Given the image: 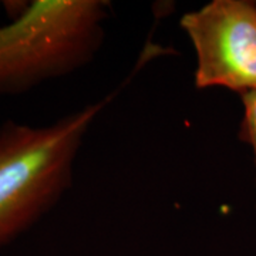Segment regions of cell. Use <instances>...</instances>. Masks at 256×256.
<instances>
[{
  "label": "cell",
  "mask_w": 256,
  "mask_h": 256,
  "mask_svg": "<svg viewBox=\"0 0 256 256\" xmlns=\"http://www.w3.org/2000/svg\"><path fill=\"white\" fill-rule=\"evenodd\" d=\"M116 94L48 126L12 120L0 126V249L33 228L70 190L82 141Z\"/></svg>",
  "instance_id": "obj_1"
},
{
  "label": "cell",
  "mask_w": 256,
  "mask_h": 256,
  "mask_svg": "<svg viewBox=\"0 0 256 256\" xmlns=\"http://www.w3.org/2000/svg\"><path fill=\"white\" fill-rule=\"evenodd\" d=\"M110 3L34 0L0 26V96H18L80 70L104 42Z\"/></svg>",
  "instance_id": "obj_2"
},
{
  "label": "cell",
  "mask_w": 256,
  "mask_h": 256,
  "mask_svg": "<svg viewBox=\"0 0 256 256\" xmlns=\"http://www.w3.org/2000/svg\"><path fill=\"white\" fill-rule=\"evenodd\" d=\"M180 24L195 52L196 88L256 92V0H212Z\"/></svg>",
  "instance_id": "obj_3"
},
{
  "label": "cell",
  "mask_w": 256,
  "mask_h": 256,
  "mask_svg": "<svg viewBox=\"0 0 256 256\" xmlns=\"http://www.w3.org/2000/svg\"><path fill=\"white\" fill-rule=\"evenodd\" d=\"M244 116L239 126V140L252 148L256 165V92L240 97Z\"/></svg>",
  "instance_id": "obj_4"
}]
</instances>
